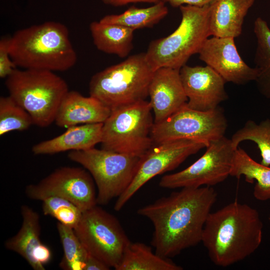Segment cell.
<instances>
[{
  "label": "cell",
  "mask_w": 270,
  "mask_h": 270,
  "mask_svg": "<svg viewBox=\"0 0 270 270\" xmlns=\"http://www.w3.org/2000/svg\"><path fill=\"white\" fill-rule=\"evenodd\" d=\"M111 110L96 98L86 97L76 90H68L62 100L54 122L60 128L104 123Z\"/></svg>",
  "instance_id": "e0dca14e"
},
{
  "label": "cell",
  "mask_w": 270,
  "mask_h": 270,
  "mask_svg": "<svg viewBox=\"0 0 270 270\" xmlns=\"http://www.w3.org/2000/svg\"><path fill=\"white\" fill-rule=\"evenodd\" d=\"M42 210L58 222L74 229L82 218L83 211L76 204L65 198L51 196L42 200Z\"/></svg>",
  "instance_id": "f1b7e54d"
},
{
  "label": "cell",
  "mask_w": 270,
  "mask_h": 270,
  "mask_svg": "<svg viewBox=\"0 0 270 270\" xmlns=\"http://www.w3.org/2000/svg\"><path fill=\"white\" fill-rule=\"evenodd\" d=\"M204 142L178 140L154 145L140 157L135 176L119 197L114 210L120 211L146 183L157 175L173 170L190 156L208 146Z\"/></svg>",
  "instance_id": "7c38bea8"
},
{
  "label": "cell",
  "mask_w": 270,
  "mask_h": 270,
  "mask_svg": "<svg viewBox=\"0 0 270 270\" xmlns=\"http://www.w3.org/2000/svg\"><path fill=\"white\" fill-rule=\"evenodd\" d=\"M269 218V220H270V217H269V218Z\"/></svg>",
  "instance_id": "836d02e7"
},
{
  "label": "cell",
  "mask_w": 270,
  "mask_h": 270,
  "mask_svg": "<svg viewBox=\"0 0 270 270\" xmlns=\"http://www.w3.org/2000/svg\"><path fill=\"white\" fill-rule=\"evenodd\" d=\"M22 226L17 234L4 242L6 248L24 258L35 270L33 252L42 242L40 240V216L30 206L22 205L20 208Z\"/></svg>",
  "instance_id": "44dd1931"
},
{
  "label": "cell",
  "mask_w": 270,
  "mask_h": 270,
  "mask_svg": "<svg viewBox=\"0 0 270 270\" xmlns=\"http://www.w3.org/2000/svg\"><path fill=\"white\" fill-rule=\"evenodd\" d=\"M230 140L234 150L243 141L254 142L260 152V164L266 166H270V119L266 118L259 124L248 120L233 134Z\"/></svg>",
  "instance_id": "484cf974"
},
{
  "label": "cell",
  "mask_w": 270,
  "mask_h": 270,
  "mask_svg": "<svg viewBox=\"0 0 270 270\" xmlns=\"http://www.w3.org/2000/svg\"><path fill=\"white\" fill-rule=\"evenodd\" d=\"M105 4L114 6H123L130 3L136 2H146L150 4H156L159 2L160 0H102Z\"/></svg>",
  "instance_id": "d6a6232c"
},
{
  "label": "cell",
  "mask_w": 270,
  "mask_h": 270,
  "mask_svg": "<svg viewBox=\"0 0 270 270\" xmlns=\"http://www.w3.org/2000/svg\"><path fill=\"white\" fill-rule=\"evenodd\" d=\"M179 8L182 20L178 28L168 36L152 41L145 52L154 71L163 67L180 70L192 56L198 53L211 36L210 4Z\"/></svg>",
  "instance_id": "8992f818"
},
{
  "label": "cell",
  "mask_w": 270,
  "mask_h": 270,
  "mask_svg": "<svg viewBox=\"0 0 270 270\" xmlns=\"http://www.w3.org/2000/svg\"><path fill=\"white\" fill-rule=\"evenodd\" d=\"M168 14V8L165 3L160 1L146 8L132 6L122 14L106 15L100 20L104 23L120 24L135 30L152 26Z\"/></svg>",
  "instance_id": "d4e9b609"
},
{
  "label": "cell",
  "mask_w": 270,
  "mask_h": 270,
  "mask_svg": "<svg viewBox=\"0 0 270 270\" xmlns=\"http://www.w3.org/2000/svg\"><path fill=\"white\" fill-rule=\"evenodd\" d=\"M198 54L199 58L218 72L226 82L244 84L256 80L255 68L250 67L242 60L234 38H208Z\"/></svg>",
  "instance_id": "9a60e30c"
},
{
  "label": "cell",
  "mask_w": 270,
  "mask_h": 270,
  "mask_svg": "<svg viewBox=\"0 0 270 270\" xmlns=\"http://www.w3.org/2000/svg\"><path fill=\"white\" fill-rule=\"evenodd\" d=\"M110 268L96 258L88 254L84 270H108Z\"/></svg>",
  "instance_id": "1f68e13d"
},
{
  "label": "cell",
  "mask_w": 270,
  "mask_h": 270,
  "mask_svg": "<svg viewBox=\"0 0 270 270\" xmlns=\"http://www.w3.org/2000/svg\"><path fill=\"white\" fill-rule=\"evenodd\" d=\"M152 110L146 100L112 110L103 123L102 148L142 156L154 145Z\"/></svg>",
  "instance_id": "52a82bcc"
},
{
  "label": "cell",
  "mask_w": 270,
  "mask_h": 270,
  "mask_svg": "<svg viewBox=\"0 0 270 270\" xmlns=\"http://www.w3.org/2000/svg\"><path fill=\"white\" fill-rule=\"evenodd\" d=\"M33 124L30 114L9 95L0 98V135L23 131Z\"/></svg>",
  "instance_id": "83f0119b"
},
{
  "label": "cell",
  "mask_w": 270,
  "mask_h": 270,
  "mask_svg": "<svg viewBox=\"0 0 270 270\" xmlns=\"http://www.w3.org/2000/svg\"><path fill=\"white\" fill-rule=\"evenodd\" d=\"M57 230L64 251L60 267L64 270H84L88 254L74 230L58 222Z\"/></svg>",
  "instance_id": "4316f807"
},
{
  "label": "cell",
  "mask_w": 270,
  "mask_h": 270,
  "mask_svg": "<svg viewBox=\"0 0 270 270\" xmlns=\"http://www.w3.org/2000/svg\"><path fill=\"white\" fill-rule=\"evenodd\" d=\"M227 128V119L220 106L203 112L191 108L186 104L162 122L154 123L150 136L155 144L178 140L210 144L224 136Z\"/></svg>",
  "instance_id": "30bf717a"
},
{
  "label": "cell",
  "mask_w": 270,
  "mask_h": 270,
  "mask_svg": "<svg viewBox=\"0 0 270 270\" xmlns=\"http://www.w3.org/2000/svg\"><path fill=\"white\" fill-rule=\"evenodd\" d=\"M262 228L256 209L234 200L210 213L202 242L211 261L226 267L244 260L258 248Z\"/></svg>",
  "instance_id": "7a4b0ae2"
},
{
  "label": "cell",
  "mask_w": 270,
  "mask_h": 270,
  "mask_svg": "<svg viewBox=\"0 0 270 270\" xmlns=\"http://www.w3.org/2000/svg\"><path fill=\"white\" fill-rule=\"evenodd\" d=\"M230 176L238 179L244 176L246 181L252 184L256 180L254 198L261 201L270 199V168L254 160L240 148L234 150Z\"/></svg>",
  "instance_id": "7402d4cb"
},
{
  "label": "cell",
  "mask_w": 270,
  "mask_h": 270,
  "mask_svg": "<svg viewBox=\"0 0 270 270\" xmlns=\"http://www.w3.org/2000/svg\"><path fill=\"white\" fill-rule=\"evenodd\" d=\"M68 157L90 173L98 189L97 204L103 206L126 190L135 176L140 158L94 147L70 151Z\"/></svg>",
  "instance_id": "ba28073f"
},
{
  "label": "cell",
  "mask_w": 270,
  "mask_h": 270,
  "mask_svg": "<svg viewBox=\"0 0 270 270\" xmlns=\"http://www.w3.org/2000/svg\"><path fill=\"white\" fill-rule=\"evenodd\" d=\"M10 57L18 67L64 72L77 61L67 27L45 22L16 30L9 38Z\"/></svg>",
  "instance_id": "3957f363"
},
{
  "label": "cell",
  "mask_w": 270,
  "mask_h": 270,
  "mask_svg": "<svg viewBox=\"0 0 270 270\" xmlns=\"http://www.w3.org/2000/svg\"><path fill=\"white\" fill-rule=\"evenodd\" d=\"M257 44L254 62L256 71L255 80L259 92L270 100V28L266 20L258 18L254 22Z\"/></svg>",
  "instance_id": "cb8c5ba5"
},
{
  "label": "cell",
  "mask_w": 270,
  "mask_h": 270,
  "mask_svg": "<svg viewBox=\"0 0 270 270\" xmlns=\"http://www.w3.org/2000/svg\"><path fill=\"white\" fill-rule=\"evenodd\" d=\"M9 52V38L0 40V77L6 78L16 68Z\"/></svg>",
  "instance_id": "f546056e"
},
{
  "label": "cell",
  "mask_w": 270,
  "mask_h": 270,
  "mask_svg": "<svg viewBox=\"0 0 270 270\" xmlns=\"http://www.w3.org/2000/svg\"><path fill=\"white\" fill-rule=\"evenodd\" d=\"M180 72L189 108L208 111L216 108L228 98L226 81L209 66H190L186 64L180 68Z\"/></svg>",
  "instance_id": "5bb4252c"
},
{
  "label": "cell",
  "mask_w": 270,
  "mask_h": 270,
  "mask_svg": "<svg viewBox=\"0 0 270 270\" xmlns=\"http://www.w3.org/2000/svg\"><path fill=\"white\" fill-rule=\"evenodd\" d=\"M103 123L70 126L62 134L34 144L32 152L36 155L54 154L72 150H86L100 143Z\"/></svg>",
  "instance_id": "ac0fdd59"
},
{
  "label": "cell",
  "mask_w": 270,
  "mask_h": 270,
  "mask_svg": "<svg viewBox=\"0 0 270 270\" xmlns=\"http://www.w3.org/2000/svg\"><path fill=\"white\" fill-rule=\"evenodd\" d=\"M217 194L211 186L183 188L138 210L152 222L151 242L158 255L172 258L202 242Z\"/></svg>",
  "instance_id": "6da1fadb"
},
{
  "label": "cell",
  "mask_w": 270,
  "mask_h": 270,
  "mask_svg": "<svg viewBox=\"0 0 270 270\" xmlns=\"http://www.w3.org/2000/svg\"><path fill=\"white\" fill-rule=\"evenodd\" d=\"M93 42L100 51L125 58L133 48L134 30L117 24L94 21L90 24Z\"/></svg>",
  "instance_id": "ffe728a7"
},
{
  "label": "cell",
  "mask_w": 270,
  "mask_h": 270,
  "mask_svg": "<svg viewBox=\"0 0 270 270\" xmlns=\"http://www.w3.org/2000/svg\"><path fill=\"white\" fill-rule=\"evenodd\" d=\"M183 268L154 252L144 243L130 242L116 270H182Z\"/></svg>",
  "instance_id": "603a6c76"
},
{
  "label": "cell",
  "mask_w": 270,
  "mask_h": 270,
  "mask_svg": "<svg viewBox=\"0 0 270 270\" xmlns=\"http://www.w3.org/2000/svg\"><path fill=\"white\" fill-rule=\"evenodd\" d=\"M11 96L30 115L33 124L46 128L54 122L63 98L68 92L66 82L54 72L16 68L6 78Z\"/></svg>",
  "instance_id": "277c9868"
},
{
  "label": "cell",
  "mask_w": 270,
  "mask_h": 270,
  "mask_svg": "<svg viewBox=\"0 0 270 270\" xmlns=\"http://www.w3.org/2000/svg\"><path fill=\"white\" fill-rule=\"evenodd\" d=\"M164 3L168 2L173 7H180L182 5L204 6L210 4L214 0H160Z\"/></svg>",
  "instance_id": "4dcf8cb0"
},
{
  "label": "cell",
  "mask_w": 270,
  "mask_h": 270,
  "mask_svg": "<svg viewBox=\"0 0 270 270\" xmlns=\"http://www.w3.org/2000/svg\"><path fill=\"white\" fill-rule=\"evenodd\" d=\"M74 230L89 254L115 270L131 242L116 218L96 205L83 212Z\"/></svg>",
  "instance_id": "9c48e42d"
},
{
  "label": "cell",
  "mask_w": 270,
  "mask_h": 270,
  "mask_svg": "<svg viewBox=\"0 0 270 270\" xmlns=\"http://www.w3.org/2000/svg\"><path fill=\"white\" fill-rule=\"evenodd\" d=\"M180 70L163 67L154 72L149 86L148 96L154 113V124L168 118L188 102Z\"/></svg>",
  "instance_id": "2e32d148"
},
{
  "label": "cell",
  "mask_w": 270,
  "mask_h": 270,
  "mask_svg": "<svg viewBox=\"0 0 270 270\" xmlns=\"http://www.w3.org/2000/svg\"><path fill=\"white\" fill-rule=\"evenodd\" d=\"M154 72L145 52L132 55L93 75L90 95L111 110L146 100Z\"/></svg>",
  "instance_id": "5b68a950"
},
{
  "label": "cell",
  "mask_w": 270,
  "mask_h": 270,
  "mask_svg": "<svg viewBox=\"0 0 270 270\" xmlns=\"http://www.w3.org/2000/svg\"><path fill=\"white\" fill-rule=\"evenodd\" d=\"M256 0H214L210 4L211 36L236 38L242 34L244 19Z\"/></svg>",
  "instance_id": "d6986e66"
},
{
  "label": "cell",
  "mask_w": 270,
  "mask_h": 270,
  "mask_svg": "<svg viewBox=\"0 0 270 270\" xmlns=\"http://www.w3.org/2000/svg\"><path fill=\"white\" fill-rule=\"evenodd\" d=\"M203 155L186 168L163 176L159 186L165 188L212 186L229 176L234 150L230 139L223 136L211 141Z\"/></svg>",
  "instance_id": "8fae6325"
},
{
  "label": "cell",
  "mask_w": 270,
  "mask_h": 270,
  "mask_svg": "<svg viewBox=\"0 0 270 270\" xmlns=\"http://www.w3.org/2000/svg\"><path fill=\"white\" fill-rule=\"evenodd\" d=\"M95 182L84 168L62 166L56 168L38 183L30 184L25 192L30 198L41 200L51 196L68 200L83 212L97 204Z\"/></svg>",
  "instance_id": "4fadbf2b"
}]
</instances>
